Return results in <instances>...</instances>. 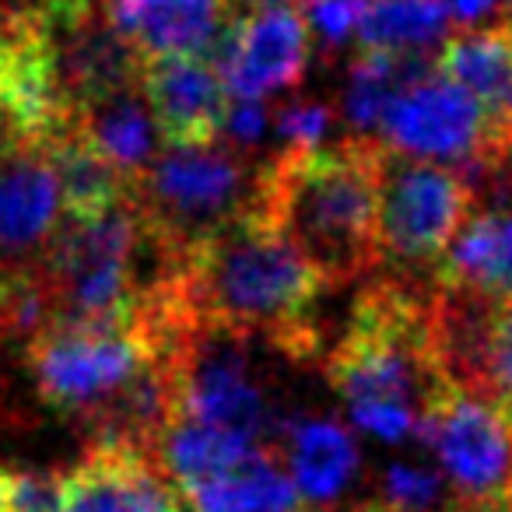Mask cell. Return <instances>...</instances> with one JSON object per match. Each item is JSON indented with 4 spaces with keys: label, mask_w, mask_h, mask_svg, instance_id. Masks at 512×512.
<instances>
[{
    "label": "cell",
    "mask_w": 512,
    "mask_h": 512,
    "mask_svg": "<svg viewBox=\"0 0 512 512\" xmlns=\"http://www.w3.org/2000/svg\"><path fill=\"white\" fill-rule=\"evenodd\" d=\"M165 288L190 323L256 337L288 362L320 358L313 316L334 288L260 211L179 256Z\"/></svg>",
    "instance_id": "obj_1"
},
{
    "label": "cell",
    "mask_w": 512,
    "mask_h": 512,
    "mask_svg": "<svg viewBox=\"0 0 512 512\" xmlns=\"http://www.w3.org/2000/svg\"><path fill=\"white\" fill-rule=\"evenodd\" d=\"M323 372L372 435H418L453 390L439 351L432 281L393 271L372 278L351 306L341 341L323 358Z\"/></svg>",
    "instance_id": "obj_2"
},
{
    "label": "cell",
    "mask_w": 512,
    "mask_h": 512,
    "mask_svg": "<svg viewBox=\"0 0 512 512\" xmlns=\"http://www.w3.org/2000/svg\"><path fill=\"white\" fill-rule=\"evenodd\" d=\"M379 151V137L348 134L337 144L281 148L260 165V214L327 278L330 288L379 271Z\"/></svg>",
    "instance_id": "obj_3"
},
{
    "label": "cell",
    "mask_w": 512,
    "mask_h": 512,
    "mask_svg": "<svg viewBox=\"0 0 512 512\" xmlns=\"http://www.w3.org/2000/svg\"><path fill=\"white\" fill-rule=\"evenodd\" d=\"M130 200L176 267L193 246L260 211V165L225 137L207 144H162L130 179Z\"/></svg>",
    "instance_id": "obj_4"
},
{
    "label": "cell",
    "mask_w": 512,
    "mask_h": 512,
    "mask_svg": "<svg viewBox=\"0 0 512 512\" xmlns=\"http://www.w3.org/2000/svg\"><path fill=\"white\" fill-rule=\"evenodd\" d=\"M477 211V190L460 169L386 148L376 169L379 267L432 281L435 264Z\"/></svg>",
    "instance_id": "obj_5"
},
{
    "label": "cell",
    "mask_w": 512,
    "mask_h": 512,
    "mask_svg": "<svg viewBox=\"0 0 512 512\" xmlns=\"http://www.w3.org/2000/svg\"><path fill=\"white\" fill-rule=\"evenodd\" d=\"M36 390L64 418H88L155 358L141 320L50 323L25 344Z\"/></svg>",
    "instance_id": "obj_6"
},
{
    "label": "cell",
    "mask_w": 512,
    "mask_h": 512,
    "mask_svg": "<svg viewBox=\"0 0 512 512\" xmlns=\"http://www.w3.org/2000/svg\"><path fill=\"white\" fill-rule=\"evenodd\" d=\"M313 39L295 4L232 11L204 57L218 67L228 92L239 99H267L302 85Z\"/></svg>",
    "instance_id": "obj_7"
},
{
    "label": "cell",
    "mask_w": 512,
    "mask_h": 512,
    "mask_svg": "<svg viewBox=\"0 0 512 512\" xmlns=\"http://www.w3.org/2000/svg\"><path fill=\"white\" fill-rule=\"evenodd\" d=\"M376 137L386 148L453 165L467 179L477 176L488 148L481 106L439 71L425 74L390 102Z\"/></svg>",
    "instance_id": "obj_8"
},
{
    "label": "cell",
    "mask_w": 512,
    "mask_h": 512,
    "mask_svg": "<svg viewBox=\"0 0 512 512\" xmlns=\"http://www.w3.org/2000/svg\"><path fill=\"white\" fill-rule=\"evenodd\" d=\"M418 435L439 453L456 495H481L512 481V418L463 386L453 383Z\"/></svg>",
    "instance_id": "obj_9"
},
{
    "label": "cell",
    "mask_w": 512,
    "mask_h": 512,
    "mask_svg": "<svg viewBox=\"0 0 512 512\" xmlns=\"http://www.w3.org/2000/svg\"><path fill=\"white\" fill-rule=\"evenodd\" d=\"M435 71L456 81L481 106L488 148L477 176L488 179L491 165L512 144V15L474 29H453L435 53Z\"/></svg>",
    "instance_id": "obj_10"
},
{
    "label": "cell",
    "mask_w": 512,
    "mask_h": 512,
    "mask_svg": "<svg viewBox=\"0 0 512 512\" xmlns=\"http://www.w3.org/2000/svg\"><path fill=\"white\" fill-rule=\"evenodd\" d=\"M141 95L162 144L218 141L232 92L207 57H144Z\"/></svg>",
    "instance_id": "obj_11"
},
{
    "label": "cell",
    "mask_w": 512,
    "mask_h": 512,
    "mask_svg": "<svg viewBox=\"0 0 512 512\" xmlns=\"http://www.w3.org/2000/svg\"><path fill=\"white\" fill-rule=\"evenodd\" d=\"M60 214V190L43 144L0 134V264H36Z\"/></svg>",
    "instance_id": "obj_12"
},
{
    "label": "cell",
    "mask_w": 512,
    "mask_h": 512,
    "mask_svg": "<svg viewBox=\"0 0 512 512\" xmlns=\"http://www.w3.org/2000/svg\"><path fill=\"white\" fill-rule=\"evenodd\" d=\"M39 18L57 46L60 81L74 109L141 88L144 53L102 18L99 4L74 18H46L43 11Z\"/></svg>",
    "instance_id": "obj_13"
},
{
    "label": "cell",
    "mask_w": 512,
    "mask_h": 512,
    "mask_svg": "<svg viewBox=\"0 0 512 512\" xmlns=\"http://www.w3.org/2000/svg\"><path fill=\"white\" fill-rule=\"evenodd\" d=\"M60 512H183V491L151 453L88 446L64 474Z\"/></svg>",
    "instance_id": "obj_14"
},
{
    "label": "cell",
    "mask_w": 512,
    "mask_h": 512,
    "mask_svg": "<svg viewBox=\"0 0 512 512\" xmlns=\"http://www.w3.org/2000/svg\"><path fill=\"white\" fill-rule=\"evenodd\" d=\"M99 11L144 57H204L232 0H99Z\"/></svg>",
    "instance_id": "obj_15"
},
{
    "label": "cell",
    "mask_w": 512,
    "mask_h": 512,
    "mask_svg": "<svg viewBox=\"0 0 512 512\" xmlns=\"http://www.w3.org/2000/svg\"><path fill=\"white\" fill-rule=\"evenodd\" d=\"M274 453L285 460L299 495L320 509L337 502L358 474L355 439L330 418H288Z\"/></svg>",
    "instance_id": "obj_16"
},
{
    "label": "cell",
    "mask_w": 512,
    "mask_h": 512,
    "mask_svg": "<svg viewBox=\"0 0 512 512\" xmlns=\"http://www.w3.org/2000/svg\"><path fill=\"white\" fill-rule=\"evenodd\" d=\"M432 285L442 292L512 299V211H474L435 264Z\"/></svg>",
    "instance_id": "obj_17"
},
{
    "label": "cell",
    "mask_w": 512,
    "mask_h": 512,
    "mask_svg": "<svg viewBox=\"0 0 512 512\" xmlns=\"http://www.w3.org/2000/svg\"><path fill=\"white\" fill-rule=\"evenodd\" d=\"M193 512H299L302 495L274 449L256 446L221 474L183 491Z\"/></svg>",
    "instance_id": "obj_18"
},
{
    "label": "cell",
    "mask_w": 512,
    "mask_h": 512,
    "mask_svg": "<svg viewBox=\"0 0 512 512\" xmlns=\"http://www.w3.org/2000/svg\"><path fill=\"white\" fill-rule=\"evenodd\" d=\"M43 151L57 179L64 218H92L127 197L130 179L74 127V120L46 137Z\"/></svg>",
    "instance_id": "obj_19"
},
{
    "label": "cell",
    "mask_w": 512,
    "mask_h": 512,
    "mask_svg": "<svg viewBox=\"0 0 512 512\" xmlns=\"http://www.w3.org/2000/svg\"><path fill=\"white\" fill-rule=\"evenodd\" d=\"M74 127L127 179H134L158 151V130L141 88L78 106L74 109Z\"/></svg>",
    "instance_id": "obj_20"
},
{
    "label": "cell",
    "mask_w": 512,
    "mask_h": 512,
    "mask_svg": "<svg viewBox=\"0 0 512 512\" xmlns=\"http://www.w3.org/2000/svg\"><path fill=\"white\" fill-rule=\"evenodd\" d=\"M249 449H256V442L242 439V435L228 432V428L190 418L183 411H172V418L165 421L162 435L155 442V460L172 477V484L179 491H186L193 484L207 481V477L221 474L225 467H232Z\"/></svg>",
    "instance_id": "obj_21"
},
{
    "label": "cell",
    "mask_w": 512,
    "mask_h": 512,
    "mask_svg": "<svg viewBox=\"0 0 512 512\" xmlns=\"http://www.w3.org/2000/svg\"><path fill=\"white\" fill-rule=\"evenodd\" d=\"M432 71L435 57L428 60V53L358 50L348 71V88H344V120L355 127V134L376 137L379 120L390 109V102Z\"/></svg>",
    "instance_id": "obj_22"
},
{
    "label": "cell",
    "mask_w": 512,
    "mask_h": 512,
    "mask_svg": "<svg viewBox=\"0 0 512 512\" xmlns=\"http://www.w3.org/2000/svg\"><path fill=\"white\" fill-rule=\"evenodd\" d=\"M453 32L442 0H369L355 32L358 50L432 53Z\"/></svg>",
    "instance_id": "obj_23"
},
{
    "label": "cell",
    "mask_w": 512,
    "mask_h": 512,
    "mask_svg": "<svg viewBox=\"0 0 512 512\" xmlns=\"http://www.w3.org/2000/svg\"><path fill=\"white\" fill-rule=\"evenodd\" d=\"M369 0H295V11L309 29V39L323 57H334L348 39H355Z\"/></svg>",
    "instance_id": "obj_24"
},
{
    "label": "cell",
    "mask_w": 512,
    "mask_h": 512,
    "mask_svg": "<svg viewBox=\"0 0 512 512\" xmlns=\"http://www.w3.org/2000/svg\"><path fill=\"white\" fill-rule=\"evenodd\" d=\"M64 474L43 467H8L4 512H60Z\"/></svg>",
    "instance_id": "obj_25"
},
{
    "label": "cell",
    "mask_w": 512,
    "mask_h": 512,
    "mask_svg": "<svg viewBox=\"0 0 512 512\" xmlns=\"http://www.w3.org/2000/svg\"><path fill=\"white\" fill-rule=\"evenodd\" d=\"M337 113L327 102H285L271 113V123L285 148H313L330 134Z\"/></svg>",
    "instance_id": "obj_26"
},
{
    "label": "cell",
    "mask_w": 512,
    "mask_h": 512,
    "mask_svg": "<svg viewBox=\"0 0 512 512\" xmlns=\"http://www.w3.org/2000/svg\"><path fill=\"white\" fill-rule=\"evenodd\" d=\"M386 502L400 512H446L453 498H442V481L414 467L386 470Z\"/></svg>",
    "instance_id": "obj_27"
},
{
    "label": "cell",
    "mask_w": 512,
    "mask_h": 512,
    "mask_svg": "<svg viewBox=\"0 0 512 512\" xmlns=\"http://www.w3.org/2000/svg\"><path fill=\"white\" fill-rule=\"evenodd\" d=\"M267 123H271V109L264 106V99H239V95H232L221 137H225L228 144H235V148L246 151L264 137Z\"/></svg>",
    "instance_id": "obj_28"
},
{
    "label": "cell",
    "mask_w": 512,
    "mask_h": 512,
    "mask_svg": "<svg viewBox=\"0 0 512 512\" xmlns=\"http://www.w3.org/2000/svg\"><path fill=\"white\" fill-rule=\"evenodd\" d=\"M453 29H474L509 15V0H442Z\"/></svg>",
    "instance_id": "obj_29"
},
{
    "label": "cell",
    "mask_w": 512,
    "mask_h": 512,
    "mask_svg": "<svg viewBox=\"0 0 512 512\" xmlns=\"http://www.w3.org/2000/svg\"><path fill=\"white\" fill-rule=\"evenodd\" d=\"M446 512H512V481L505 488L481 491V495H456L453 491Z\"/></svg>",
    "instance_id": "obj_30"
},
{
    "label": "cell",
    "mask_w": 512,
    "mask_h": 512,
    "mask_svg": "<svg viewBox=\"0 0 512 512\" xmlns=\"http://www.w3.org/2000/svg\"><path fill=\"white\" fill-rule=\"evenodd\" d=\"M15 25H18V8H4V4H0V43L15 32Z\"/></svg>",
    "instance_id": "obj_31"
},
{
    "label": "cell",
    "mask_w": 512,
    "mask_h": 512,
    "mask_svg": "<svg viewBox=\"0 0 512 512\" xmlns=\"http://www.w3.org/2000/svg\"><path fill=\"white\" fill-rule=\"evenodd\" d=\"M351 512H400V509H393L390 502H365V505H358V509H351Z\"/></svg>",
    "instance_id": "obj_32"
},
{
    "label": "cell",
    "mask_w": 512,
    "mask_h": 512,
    "mask_svg": "<svg viewBox=\"0 0 512 512\" xmlns=\"http://www.w3.org/2000/svg\"><path fill=\"white\" fill-rule=\"evenodd\" d=\"M4 477H8V467L0 463V512H4Z\"/></svg>",
    "instance_id": "obj_33"
},
{
    "label": "cell",
    "mask_w": 512,
    "mask_h": 512,
    "mask_svg": "<svg viewBox=\"0 0 512 512\" xmlns=\"http://www.w3.org/2000/svg\"><path fill=\"white\" fill-rule=\"evenodd\" d=\"M299 512H323V509H320V505H313V509H306V505H302Z\"/></svg>",
    "instance_id": "obj_34"
},
{
    "label": "cell",
    "mask_w": 512,
    "mask_h": 512,
    "mask_svg": "<svg viewBox=\"0 0 512 512\" xmlns=\"http://www.w3.org/2000/svg\"><path fill=\"white\" fill-rule=\"evenodd\" d=\"M0 134H4V113H0Z\"/></svg>",
    "instance_id": "obj_35"
},
{
    "label": "cell",
    "mask_w": 512,
    "mask_h": 512,
    "mask_svg": "<svg viewBox=\"0 0 512 512\" xmlns=\"http://www.w3.org/2000/svg\"><path fill=\"white\" fill-rule=\"evenodd\" d=\"M509 15H512V0H509Z\"/></svg>",
    "instance_id": "obj_36"
}]
</instances>
